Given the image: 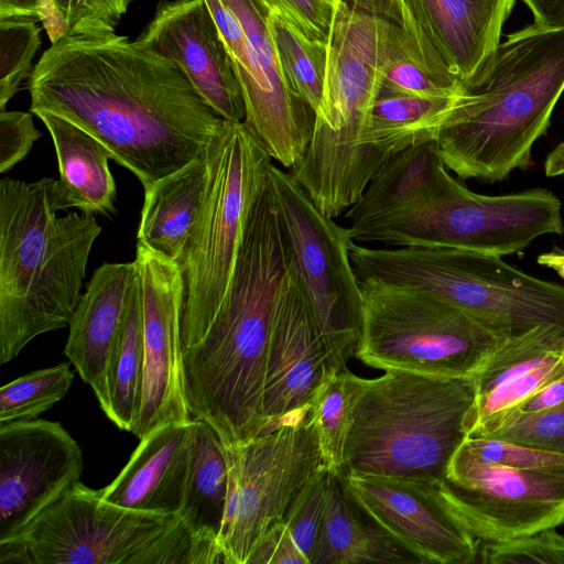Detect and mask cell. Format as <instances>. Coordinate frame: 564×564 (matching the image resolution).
<instances>
[{
  "label": "cell",
  "instance_id": "836d02e7",
  "mask_svg": "<svg viewBox=\"0 0 564 564\" xmlns=\"http://www.w3.org/2000/svg\"><path fill=\"white\" fill-rule=\"evenodd\" d=\"M269 26L289 86L316 113L324 96L327 42L306 36L276 1L270 13Z\"/></svg>",
  "mask_w": 564,
  "mask_h": 564
},
{
  "label": "cell",
  "instance_id": "8992f818",
  "mask_svg": "<svg viewBox=\"0 0 564 564\" xmlns=\"http://www.w3.org/2000/svg\"><path fill=\"white\" fill-rule=\"evenodd\" d=\"M473 377L386 370L361 380L345 447V470L444 480L467 437Z\"/></svg>",
  "mask_w": 564,
  "mask_h": 564
},
{
  "label": "cell",
  "instance_id": "7402d4cb",
  "mask_svg": "<svg viewBox=\"0 0 564 564\" xmlns=\"http://www.w3.org/2000/svg\"><path fill=\"white\" fill-rule=\"evenodd\" d=\"M138 278L135 261L98 267L68 324L64 355L93 389L99 406L106 400L108 359Z\"/></svg>",
  "mask_w": 564,
  "mask_h": 564
},
{
  "label": "cell",
  "instance_id": "484cf974",
  "mask_svg": "<svg viewBox=\"0 0 564 564\" xmlns=\"http://www.w3.org/2000/svg\"><path fill=\"white\" fill-rule=\"evenodd\" d=\"M381 88L435 96L460 94L463 83L441 57L410 0H381Z\"/></svg>",
  "mask_w": 564,
  "mask_h": 564
},
{
  "label": "cell",
  "instance_id": "60d3db41",
  "mask_svg": "<svg viewBox=\"0 0 564 564\" xmlns=\"http://www.w3.org/2000/svg\"><path fill=\"white\" fill-rule=\"evenodd\" d=\"M490 437L564 454V402L520 416Z\"/></svg>",
  "mask_w": 564,
  "mask_h": 564
},
{
  "label": "cell",
  "instance_id": "d590c367",
  "mask_svg": "<svg viewBox=\"0 0 564 564\" xmlns=\"http://www.w3.org/2000/svg\"><path fill=\"white\" fill-rule=\"evenodd\" d=\"M131 0H39L37 17L51 42L67 34L115 32Z\"/></svg>",
  "mask_w": 564,
  "mask_h": 564
},
{
  "label": "cell",
  "instance_id": "1f68e13d",
  "mask_svg": "<svg viewBox=\"0 0 564 564\" xmlns=\"http://www.w3.org/2000/svg\"><path fill=\"white\" fill-rule=\"evenodd\" d=\"M138 269V268H137ZM144 372V335L139 276L112 345L101 410L120 430L130 432L137 419Z\"/></svg>",
  "mask_w": 564,
  "mask_h": 564
},
{
  "label": "cell",
  "instance_id": "cb8c5ba5",
  "mask_svg": "<svg viewBox=\"0 0 564 564\" xmlns=\"http://www.w3.org/2000/svg\"><path fill=\"white\" fill-rule=\"evenodd\" d=\"M466 186L451 175L435 140L391 154L346 213L350 228L454 195Z\"/></svg>",
  "mask_w": 564,
  "mask_h": 564
},
{
  "label": "cell",
  "instance_id": "9c48e42d",
  "mask_svg": "<svg viewBox=\"0 0 564 564\" xmlns=\"http://www.w3.org/2000/svg\"><path fill=\"white\" fill-rule=\"evenodd\" d=\"M361 335L355 357L382 370L473 377L508 339L429 293L359 281Z\"/></svg>",
  "mask_w": 564,
  "mask_h": 564
},
{
  "label": "cell",
  "instance_id": "ba28073f",
  "mask_svg": "<svg viewBox=\"0 0 564 564\" xmlns=\"http://www.w3.org/2000/svg\"><path fill=\"white\" fill-rule=\"evenodd\" d=\"M208 183L176 261L183 281V349L208 330L228 288L246 221L269 181L272 159L243 122L227 121L207 148Z\"/></svg>",
  "mask_w": 564,
  "mask_h": 564
},
{
  "label": "cell",
  "instance_id": "5b68a950",
  "mask_svg": "<svg viewBox=\"0 0 564 564\" xmlns=\"http://www.w3.org/2000/svg\"><path fill=\"white\" fill-rule=\"evenodd\" d=\"M382 74L381 0H336L323 101L308 147L290 169L328 217L336 218L356 204L388 159L368 142Z\"/></svg>",
  "mask_w": 564,
  "mask_h": 564
},
{
  "label": "cell",
  "instance_id": "4316f807",
  "mask_svg": "<svg viewBox=\"0 0 564 564\" xmlns=\"http://www.w3.org/2000/svg\"><path fill=\"white\" fill-rule=\"evenodd\" d=\"M208 174L206 150L180 170L144 186L138 242L176 262L198 216Z\"/></svg>",
  "mask_w": 564,
  "mask_h": 564
},
{
  "label": "cell",
  "instance_id": "7dc6e473",
  "mask_svg": "<svg viewBox=\"0 0 564 564\" xmlns=\"http://www.w3.org/2000/svg\"><path fill=\"white\" fill-rule=\"evenodd\" d=\"M39 0H0V19L9 17H30L39 20Z\"/></svg>",
  "mask_w": 564,
  "mask_h": 564
},
{
  "label": "cell",
  "instance_id": "2e32d148",
  "mask_svg": "<svg viewBox=\"0 0 564 564\" xmlns=\"http://www.w3.org/2000/svg\"><path fill=\"white\" fill-rule=\"evenodd\" d=\"M134 261L142 304L144 372L141 404L130 432L140 440L159 425L185 423L192 417L184 391L180 268L140 242Z\"/></svg>",
  "mask_w": 564,
  "mask_h": 564
},
{
  "label": "cell",
  "instance_id": "52a82bcc",
  "mask_svg": "<svg viewBox=\"0 0 564 564\" xmlns=\"http://www.w3.org/2000/svg\"><path fill=\"white\" fill-rule=\"evenodd\" d=\"M358 281L429 293L514 338L546 324L564 326V285L532 276L502 257L437 247L371 248L352 240Z\"/></svg>",
  "mask_w": 564,
  "mask_h": 564
},
{
  "label": "cell",
  "instance_id": "3957f363",
  "mask_svg": "<svg viewBox=\"0 0 564 564\" xmlns=\"http://www.w3.org/2000/svg\"><path fill=\"white\" fill-rule=\"evenodd\" d=\"M564 93V30L528 25L507 35L463 91L436 143L460 178L506 180L532 162Z\"/></svg>",
  "mask_w": 564,
  "mask_h": 564
},
{
  "label": "cell",
  "instance_id": "4fadbf2b",
  "mask_svg": "<svg viewBox=\"0 0 564 564\" xmlns=\"http://www.w3.org/2000/svg\"><path fill=\"white\" fill-rule=\"evenodd\" d=\"M219 30L245 104L243 123L270 158L292 169L304 155L314 110L289 86L270 32L275 0H204Z\"/></svg>",
  "mask_w": 564,
  "mask_h": 564
},
{
  "label": "cell",
  "instance_id": "4dcf8cb0",
  "mask_svg": "<svg viewBox=\"0 0 564 564\" xmlns=\"http://www.w3.org/2000/svg\"><path fill=\"white\" fill-rule=\"evenodd\" d=\"M458 95L435 96L380 87L372 105L368 142L386 158L435 140Z\"/></svg>",
  "mask_w": 564,
  "mask_h": 564
},
{
  "label": "cell",
  "instance_id": "f6af8a7d",
  "mask_svg": "<svg viewBox=\"0 0 564 564\" xmlns=\"http://www.w3.org/2000/svg\"><path fill=\"white\" fill-rule=\"evenodd\" d=\"M563 402L564 373L555 378L554 380L550 381L545 386H543L541 389L534 392L529 399H527L520 406H518L507 424L511 423L512 421L520 416L538 413L556 406Z\"/></svg>",
  "mask_w": 564,
  "mask_h": 564
},
{
  "label": "cell",
  "instance_id": "b9f144b4",
  "mask_svg": "<svg viewBox=\"0 0 564 564\" xmlns=\"http://www.w3.org/2000/svg\"><path fill=\"white\" fill-rule=\"evenodd\" d=\"M42 137L30 112L0 111V173H6L21 162Z\"/></svg>",
  "mask_w": 564,
  "mask_h": 564
},
{
  "label": "cell",
  "instance_id": "bcb514c9",
  "mask_svg": "<svg viewBox=\"0 0 564 564\" xmlns=\"http://www.w3.org/2000/svg\"><path fill=\"white\" fill-rule=\"evenodd\" d=\"M533 15V24L543 30H564V0H521Z\"/></svg>",
  "mask_w": 564,
  "mask_h": 564
},
{
  "label": "cell",
  "instance_id": "74e56055",
  "mask_svg": "<svg viewBox=\"0 0 564 564\" xmlns=\"http://www.w3.org/2000/svg\"><path fill=\"white\" fill-rule=\"evenodd\" d=\"M328 488V471L322 466L289 503L281 523L307 564H313Z\"/></svg>",
  "mask_w": 564,
  "mask_h": 564
},
{
  "label": "cell",
  "instance_id": "ffe728a7",
  "mask_svg": "<svg viewBox=\"0 0 564 564\" xmlns=\"http://www.w3.org/2000/svg\"><path fill=\"white\" fill-rule=\"evenodd\" d=\"M135 41L174 61L223 119L243 122L246 111L239 84L204 0L162 1Z\"/></svg>",
  "mask_w": 564,
  "mask_h": 564
},
{
  "label": "cell",
  "instance_id": "277c9868",
  "mask_svg": "<svg viewBox=\"0 0 564 564\" xmlns=\"http://www.w3.org/2000/svg\"><path fill=\"white\" fill-rule=\"evenodd\" d=\"M66 210L58 181L0 180V362L35 337L68 327L93 245V214Z\"/></svg>",
  "mask_w": 564,
  "mask_h": 564
},
{
  "label": "cell",
  "instance_id": "c3c4849f",
  "mask_svg": "<svg viewBox=\"0 0 564 564\" xmlns=\"http://www.w3.org/2000/svg\"><path fill=\"white\" fill-rule=\"evenodd\" d=\"M544 172L549 177L564 174V142L557 144L544 162Z\"/></svg>",
  "mask_w": 564,
  "mask_h": 564
},
{
  "label": "cell",
  "instance_id": "8fae6325",
  "mask_svg": "<svg viewBox=\"0 0 564 564\" xmlns=\"http://www.w3.org/2000/svg\"><path fill=\"white\" fill-rule=\"evenodd\" d=\"M348 228L359 243L451 248L503 257L543 235L564 234V221L561 200L546 188L482 195L465 187L431 204Z\"/></svg>",
  "mask_w": 564,
  "mask_h": 564
},
{
  "label": "cell",
  "instance_id": "681fc988",
  "mask_svg": "<svg viewBox=\"0 0 564 564\" xmlns=\"http://www.w3.org/2000/svg\"><path fill=\"white\" fill-rule=\"evenodd\" d=\"M536 262L553 269L564 280V250L554 248L549 252L540 254Z\"/></svg>",
  "mask_w": 564,
  "mask_h": 564
},
{
  "label": "cell",
  "instance_id": "7c38bea8",
  "mask_svg": "<svg viewBox=\"0 0 564 564\" xmlns=\"http://www.w3.org/2000/svg\"><path fill=\"white\" fill-rule=\"evenodd\" d=\"M269 187L291 254L292 271L338 370L361 335V288L350 260L348 227L325 216L291 173L272 164Z\"/></svg>",
  "mask_w": 564,
  "mask_h": 564
},
{
  "label": "cell",
  "instance_id": "9a60e30c",
  "mask_svg": "<svg viewBox=\"0 0 564 564\" xmlns=\"http://www.w3.org/2000/svg\"><path fill=\"white\" fill-rule=\"evenodd\" d=\"M435 492L479 542H499L564 524V464L512 467L479 462L460 447Z\"/></svg>",
  "mask_w": 564,
  "mask_h": 564
},
{
  "label": "cell",
  "instance_id": "ac0fdd59",
  "mask_svg": "<svg viewBox=\"0 0 564 564\" xmlns=\"http://www.w3.org/2000/svg\"><path fill=\"white\" fill-rule=\"evenodd\" d=\"M340 478L359 508L420 563H476L480 542L444 508L435 480L348 470Z\"/></svg>",
  "mask_w": 564,
  "mask_h": 564
},
{
  "label": "cell",
  "instance_id": "30bf717a",
  "mask_svg": "<svg viewBox=\"0 0 564 564\" xmlns=\"http://www.w3.org/2000/svg\"><path fill=\"white\" fill-rule=\"evenodd\" d=\"M17 536L34 564H196L199 553L177 516L120 507L80 480Z\"/></svg>",
  "mask_w": 564,
  "mask_h": 564
},
{
  "label": "cell",
  "instance_id": "44dd1931",
  "mask_svg": "<svg viewBox=\"0 0 564 564\" xmlns=\"http://www.w3.org/2000/svg\"><path fill=\"white\" fill-rule=\"evenodd\" d=\"M564 373V326L546 324L508 339L473 376L467 437H490L534 392Z\"/></svg>",
  "mask_w": 564,
  "mask_h": 564
},
{
  "label": "cell",
  "instance_id": "d4e9b609",
  "mask_svg": "<svg viewBox=\"0 0 564 564\" xmlns=\"http://www.w3.org/2000/svg\"><path fill=\"white\" fill-rule=\"evenodd\" d=\"M449 70L470 80L500 43L516 0H410Z\"/></svg>",
  "mask_w": 564,
  "mask_h": 564
},
{
  "label": "cell",
  "instance_id": "83f0119b",
  "mask_svg": "<svg viewBox=\"0 0 564 564\" xmlns=\"http://www.w3.org/2000/svg\"><path fill=\"white\" fill-rule=\"evenodd\" d=\"M32 113L45 124L53 140L65 209L112 214L117 189L106 148L89 132L56 113L46 110Z\"/></svg>",
  "mask_w": 564,
  "mask_h": 564
},
{
  "label": "cell",
  "instance_id": "ab89813d",
  "mask_svg": "<svg viewBox=\"0 0 564 564\" xmlns=\"http://www.w3.org/2000/svg\"><path fill=\"white\" fill-rule=\"evenodd\" d=\"M459 447L475 459L512 467L564 464V454L497 437H466Z\"/></svg>",
  "mask_w": 564,
  "mask_h": 564
},
{
  "label": "cell",
  "instance_id": "e0dca14e",
  "mask_svg": "<svg viewBox=\"0 0 564 564\" xmlns=\"http://www.w3.org/2000/svg\"><path fill=\"white\" fill-rule=\"evenodd\" d=\"M83 453L58 423H0V541L19 535L79 481Z\"/></svg>",
  "mask_w": 564,
  "mask_h": 564
},
{
  "label": "cell",
  "instance_id": "7bdbcfd3",
  "mask_svg": "<svg viewBox=\"0 0 564 564\" xmlns=\"http://www.w3.org/2000/svg\"><path fill=\"white\" fill-rule=\"evenodd\" d=\"M289 19L308 37L327 42L336 0H275Z\"/></svg>",
  "mask_w": 564,
  "mask_h": 564
},
{
  "label": "cell",
  "instance_id": "603a6c76",
  "mask_svg": "<svg viewBox=\"0 0 564 564\" xmlns=\"http://www.w3.org/2000/svg\"><path fill=\"white\" fill-rule=\"evenodd\" d=\"M193 419L156 426L144 437L102 498L123 508L177 516L189 467Z\"/></svg>",
  "mask_w": 564,
  "mask_h": 564
},
{
  "label": "cell",
  "instance_id": "f35d334b",
  "mask_svg": "<svg viewBox=\"0 0 564 564\" xmlns=\"http://www.w3.org/2000/svg\"><path fill=\"white\" fill-rule=\"evenodd\" d=\"M485 564H564V535L556 528L499 542H480L477 561Z\"/></svg>",
  "mask_w": 564,
  "mask_h": 564
},
{
  "label": "cell",
  "instance_id": "7a4b0ae2",
  "mask_svg": "<svg viewBox=\"0 0 564 564\" xmlns=\"http://www.w3.org/2000/svg\"><path fill=\"white\" fill-rule=\"evenodd\" d=\"M292 270L269 183L249 212L236 264L204 337L183 349L184 391L193 419L224 445L263 432V391L274 313Z\"/></svg>",
  "mask_w": 564,
  "mask_h": 564
},
{
  "label": "cell",
  "instance_id": "e575fe53",
  "mask_svg": "<svg viewBox=\"0 0 564 564\" xmlns=\"http://www.w3.org/2000/svg\"><path fill=\"white\" fill-rule=\"evenodd\" d=\"M70 361L31 371L0 388V423L37 419L67 394L74 370Z\"/></svg>",
  "mask_w": 564,
  "mask_h": 564
},
{
  "label": "cell",
  "instance_id": "6da1fadb",
  "mask_svg": "<svg viewBox=\"0 0 564 564\" xmlns=\"http://www.w3.org/2000/svg\"><path fill=\"white\" fill-rule=\"evenodd\" d=\"M28 89L31 112L79 126L143 187L203 154L227 122L174 61L115 32L62 36Z\"/></svg>",
  "mask_w": 564,
  "mask_h": 564
},
{
  "label": "cell",
  "instance_id": "f1b7e54d",
  "mask_svg": "<svg viewBox=\"0 0 564 564\" xmlns=\"http://www.w3.org/2000/svg\"><path fill=\"white\" fill-rule=\"evenodd\" d=\"M420 563L378 527L328 473L323 525L313 564Z\"/></svg>",
  "mask_w": 564,
  "mask_h": 564
},
{
  "label": "cell",
  "instance_id": "f546056e",
  "mask_svg": "<svg viewBox=\"0 0 564 564\" xmlns=\"http://www.w3.org/2000/svg\"><path fill=\"white\" fill-rule=\"evenodd\" d=\"M227 488L225 445L209 424L193 419L188 475L177 517L197 539L218 544Z\"/></svg>",
  "mask_w": 564,
  "mask_h": 564
},
{
  "label": "cell",
  "instance_id": "5bb4252c",
  "mask_svg": "<svg viewBox=\"0 0 564 564\" xmlns=\"http://www.w3.org/2000/svg\"><path fill=\"white\" fill-rule=\"evenodd\" d=\"M228 488L218 545L226 564H247L322 458L307 421L225 445Z\"/></svg>",
  "mask_w": 564,
  "mask_h": 564
},
{
  "label": "cell",
  "instance_id": "ee69618b",
  "mask_svg": "<svg viewBox=\"0 0 564 564\" xmlns=\"http://www.w3.org/2000/svg\"><path fill=\"white\" fill-rule=\"evenodd\" d=\"M307 564L286 534L281 521L272 524L263 534L247 564Z\"/></svg>",
  "mask_w": 564,
  "mask_h": 564
},
{
  "label": "cell",
  "instance_id": "d6986e66",
  "mask_svg": "<svg viewBox=\"0 0 564 564\" xmlns=\"http://www.w3.org/2000/svg\"><path fill=\"white\" fill-rule=\"evenodd\" d=\"M336 371L340 370L330 359L291 270L271 330L261 435L283 425L306 422L314 393Z\"/></svg>",
  "mask_w": 564,
  "mask_h": 564
},
{
  "label": "cell",
  "instance_id": "d6a6232c",
  "mask_svg": "<svg viewBox=\"0 0 564 564\" xmlns=\"http://www.w3.org/2000/svg\"><path fill=\"white\" fill-rule=\"evenodd\" d=\"M361 380L348 369L333 372L310 403L307 423L315 435L322 464L332 475H341L345 469V447Z\"/></svg>",
  "mask_w": 564,
  "mask_h": 564
},
{
  "label": "cell",
  "instance_id": "8d00e7d4",
  "mask_svg": "<svg viewBox=\"0 0 564 564\" xmlns=\"http://www.w3.org/2000/svg\"><path fill=\"white\" fill-rule=\"evenodd\" d=\"M37 19L9 17L0 19V111L15 95L41 44Z\"/></svg>",
  "mask_w": 564,
  "mask_h": 564
}]
</instances>
